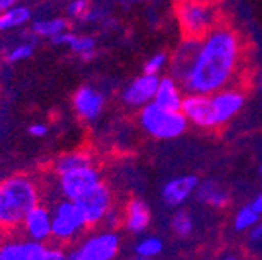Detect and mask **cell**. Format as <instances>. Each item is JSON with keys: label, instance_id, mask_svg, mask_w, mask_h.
I'll return each mask as SVG.
<instances>
[{"label": "cell", "instance_id": "obj_1", "mask_svg": "<svg viewBox=\"0 0 262 260\" xmlns=\"http://www.w3.org/2000/svg\"><path fill=\"white\" fill-rule=\"evenodd\" d=\"M247 62V45L239 31L220 20L200 38V50L183 89L211 95L229 86H237Z\"/></svg>", "mask_w": 262, "mask_h": 260}, {"label": "cell", "instance_id": "obj_2", "mask_svg": "<svg viewBox=\"0 0 262 260\" xmlns=\"http://www.w3.org/2000/svg\"><path fill=\"white\" fill-rule=\"evenodd\" d=\"M39 203V187L31 176L17 173L0 181V204L5 227L14 229L20 226L27 214Z\"/></svg>", "mask_w": 262, "mask_h": 260}, {"label": "cell", "instance_id": "obj_3", "mask_svg": "<svg viewBox=\"0 0 262 260\" xmlns=\"http://www.w3.org/2000/svg\"><path fill=\"white\" fill-rule=\"evenodd\" d=\"M138 125L155 140H173L187 131L189 122L181 111L164 109L151 102L139 109Z\"/></svg>", "mask_w": 262, "mask_h": 260}, {"label": "cell", "instance_id": "obj_4", "mask_svg": "<svg viewBox=\"0 0 262 260\" xmlns=\"http://www.w3.org/2000/svg\"><path fill=\"white\" fill-rule=\"evenodd\" d=\"M173 14L181 36L203 38L220 20L215 5L202 4L199 0H175Z\"/></svg>", "mask_w": 262, "mask_h": 260}, {"label": "cell", "instance_id": "obj_5", "mask_svg": "<svg viewBox=\"0 0 262 260\" xmlns=\"http://www.w3.org/2000/svg\"><path fill=\"white\" fill-rule=\"evenodd\" d=\"M122 237L117 231L102 229L84 237L68 252V260H113L120 251Z\"/></svg>", "mask_w": 262, "mask_h": 260}, {"label": "cell", "instance_id": "obj_6", "mask_svg": "<svg viewBox=\"0 0 262 260\" xmlns=\"http://www.w3.org/2000/svg\"><path fill=\"white\" fill-rule=\"evenodd\" d=\"M88 227L75 201L61 200L52 209V239L59 243L74 242Z\"/></svg>", "mask_w": 262, "mask_h": 260}, {"label": "cell", "instance_id": "obj_7", "mask_svg": "<svg viewBox=\"0 0 262 260\" xmlns=\"http://www.w3.org/2000/svg\"><path fill=\"white\" fill-rule=\"evenodd\" d=\"M77 206L80 207L88 227L102 224L105 215L114 207V195L113 188L108 182L102 181L95 187H92L83 197L75 200Z\"/></svg>", "mask_w": 262, "mask_h": 260}, {"label": "cell", "instance_id": "obj_8", "mask_svg": "<svg viewBox=\"0 0 262 260\" xmlns=\"http://www.w3.org/2000/svg\"><path fill=\"white\" fill-rule=\"evenodd\" d=\"M102 181L103 176L100 169L92 164L58 175V188L64 200L75 201Z\"/></svg>", "mask_w": 262, "mask_h": 260}, {"label": "cell", "instance_id": "obj_9", "mask_svg": "<svg viewBox=\"0 0 262 260\" xmlns=\"http://www.w3.org/2000/svg\"><path fill=\"white\" fill-rule=\"evenodd\" d=\"M200 50V39L199 38H186L183 36L172 53L169 55V75L173 77L181 84L189 78L193 70L196 56Z\"/></svg>", "mask_w": 262, "mask_h": 260}, {"label": "cell", "instance_id": "obj_10", "mask_svg": "<svg viewBox=\"0 0 262 260\" xmlns=\"http://www.w3.org/2000/svg\"><path fill=\"white\" fill-rule=\"evenodd\" d=\"M211 102L217 126L231 122L245 106L247 93L241 86H229L211 93Z\"/></svg>", "mask_w": 262, "mask_h": 260}, {"label": "cell", "instance_id": "obj_11", "mask_svg": "<svg viewBox=\"0 0 262 260\" xmlns=\"http://www.w3.org/2000/svg\"><path fill=\"white\" fill-rule=\"evenodd\" d=\"M159 83L158 75H148L142 72L135 77L122 90H120V102L129 109H141L153 102L156 87Z\"/></svg>", "mask_w": 262, "mask_h": 260}, {"label": "cell", "instance_id": "obj_12", "mask_svg": "<svg viewBox=\"0 0 262 260\" xmlns=\"http://www.w3.org/2000/svg\"><path fill=\"white\" fill-rule=\"evenodd\" d=\"M181 112L187 119L189 125H193L200 129L217 128L211 95L187 92L183 99Z\"/></svg>", "mask_w": 262, "mask_h": 260}, {"label": "cell", "instance_id": "obj_13", "mask_svg": "<svg viewBox=\"0 0 262 260\" xmlns=\"http://www.w3.org/2000/svg\"><path fill=\"white\" fill-rule=\"evenodd\" d=\"M106 97L92 84H81L72 95V108L86 123L95 122L105 111Z\"/></svg>", "mask_w": 262, "mask_h": 260}, {"label": "cell", "instance_id": "obj_14", "mask_svg": "<svg viewBox=\"0 0 262 260\" xmlns=\"http://www.w3.org/2000/svg\"><path fill=\"white\" fill-rule=\"evenodd\" d=\"M199 182L200 178L196 175H180L169 179L161 188L162 203L170 209L183 207L190 198H193Z\"/></svg>", "mask_w": 262, "mask_h": 260}, {"label": "cell", "instance_id": "obj_15", "mask_svg": "<svg viewBox=\"0 0 262 260\" xmlns=\"http://www.w3.org/2000/svg\"><path fill=\"white\" fill-rule=\"evenodd\" d=\"M20 227L30 240L47 242L52 239V210L39 203L27 214Z\"/></svg>", "mask_w": 262, "mask_h": 260}, {"label": "cell", "instance_id": "obj_16", "mask_svg": "<svg viewBox=\"0 0 262 260\" xmlns=\"http://www.w3.org/2000/svg\"><path fill=\"white\" fill-rule=\"evenodd\" d=\"M47 245L36 240H8L0 245L2 260H46Z\"/></svg>", "mask_w": 262, "mask_h": 260}, {"label": "cell", "instance_id": "obj_17", "mask_svg": "<svg viewBox=\"0 0 262 260\" xmlns=\"http://www.w3.org/2000/svg\"><path fill=\"white\" fill-rule=\"evenodd\" d=\"M193 200L203 206L223 210L231 204V195H229L226 188L222 187V184L217 179L205 178V179H200L199 185H196Z\"/></svg>", "mask_w": 262, "mask_h": 260}, {"label": "cell", "instance_id": "obj_18", "mask_svg": "<svg viewBox=\"0 0 262 260\" xmlns=\"http://www.w3.org/2000/svg\"><path fill=\"white\" fill-rule=\"evenodd\" d=\"M150 223H151V210L144 200L131 198L126 201L123 207V224H122L126 232L133 235H141L148 229Z\"/></svg>", "mask_w": 262, "mask_h": 260}, {"label": "cell", "instance_id": "obj_19", "mask_svg": "<svg viewBox=\"0 0 262 260\" xmlns=\"http://www.w3.org/2000/svg\"><path fill=\"white\" fill-rule=\"evenodd\" d=\"M183 84L180 81H177L173 77L166 75V77H159V83L156 87V93L153 103H156L158 106L169 109V111H181V105H183Z\"/></svg>", "mask_w": 262, "mask_h": 260}, {"label": "cell", "instance_id": "obj_20", "mask_svg": "<svg viewBox=\"0 0 262 260\" xmlns=\"http://www.w3.org/2000/svg\"><path fill=\"white\" fill-rule=\"evenodd\" d=\"M53 45H64L75 53L81 61L88 62L97 56V42L91 35H80L72 31H64L59 36L50 41Z\"/></svg>", "mask_w": 262, "mask_h": 260}, {"label": "cell", "instance_id": "obj_21", "mask_svg": "<svg viewBox=\"0 0 262 260\" xmlns=\"http://www.w3.org/2000/svg\"><path fill=\"white\" fill-rule=\"evenodd\" d=\"M68 30H69V20L66 17L38 19V20H31L30 23V31L33 36L41 39H50V41Z\"/></svg>", "mask_w": 262, "mask_h": 260}, {"label": "cell", "instance_id": "obj_22", "mask_svg": "<svg viewBox=\"0 0 262 260\" xmlns=\"http://www.w3.org/2000/svg\"><path fill=\"white\" fill-rule=\"evenodd\" d=\"M92 164H95V162H94V156L89 151L74 150V151L62 153L61 156L56 157V160L53 162V172L58 176V175H62L66 172H71L74 169L92 166Z\"/></svg>", "mask_w": 262, "mask_h": 260}, {"label": "cell", "instance_id": "obj_23", "mask_svg": "<svg viewBox=\"0 0 262 260\" xmlns=\"http://www.w3.org/2000/svg\"><path fill=\"white\" fill-rule=\"evenodd\" d=\"M31 23V10L25 5H16L0 14V33H10Z\"/></svg>", "mask_w": 262, "mask_h": 260}, {"label": "cell", "instance_id": "obj_24", "mask_svg": "<svg viewBox=\"0 0 262 260\" xmlns=\"http://www.w3.org/2000/svg\"><path fill=\"white\" fill-rule=\"evenodd\" d=\"M193 227H195V221L192 214L187 209H175L172 218H170V229L172 232L180 237V239H187L192 235L193 232Z\"/></svg>", "mask_w": 262, "mask_h": 260}, {"label": "cell", "instance_id": "obj_25", "mask_svg": "<svg viewBox=\"0 0 262 260\" xmlns=\"http://www.w3.org/2000/svg\"><path fill=\"white\" fill-rule=\"evenodd\" d=\"M260 215L248 204L237 209V212L233 217V227L236 232H250L253 227L260 221Z\"/></svg>", "mask_w": 262, "mask_h": 260}, {"label": "cell", "instance_id": "obj_26", "mask_svg": "<svg viewBox=\"0 0 262 260\" xmlns=\"http://www.w3.org/2000/svg\"><path fill=\"white\" fill-rule=\"evenodd\" d=\"M162 249H164V242L158 235H145L133 245L135 255L148 257V258H156L162 252Z\"/></svg>", "mask_w": 262, "mask_h": 260}, {"label": "cell", "instance_id": "obj_27", "mask_svg": "<svg viewBox=\"0 0 262 260\" xmlns=\"http://www.w3.org/2000/svg\"><path fill=\"white\" fill-rule=\"evenodd\" d=\"M35 39H25L16 45H11L10 49L5 50L4 53V61L7 64H16V62H20V61H25L28 58H31V55L35 53Z\"/></svg>", "mask_w": 262, "mask_h": 260}, {"label": "cell", "instance_id": "obj_28", "mask_svg": "<svg viewBox=\"0 0 262 260\" xmlns=\"http://www.w3.org/2000/svg\"><path fill=\"white\" fill-rule=\"evenodd\" d=\"M169 66V55L166 52H158L155 55H151L145 64H144V72L148 75H161L164 70Z\"/></svg>", "mask_w": 262, "mask_h": 260}, {"label": "cell", "instance_id": "obj_29", "mask_svg": "<svg viewBox=\"0 0 262 260\" xmlns=\"http://www.w3.org/2000/svg\"><path fill=\"white\" fill-rule=\"evenodd\" d=\"M91 7H92L91 0H71L66 11H68V16L71 19H75L80 22L84 17V14L91 10Z\"/></svg>", "mask_w": 262, "mask_h": 260}, {"label": "cell", "instance_id": "obj_30", "mask_svg": "<svg viewBox=\"0 0 262 260\" xmlns=\"http://www.w3.org/2000/svg\"><path fill=\"white\" fill-rule=\"evenodd\" d=\"M102 224H103L105 229L116 231L119 226H122V224H123V210L120 212L119 209L113 207V209L105 215V218H103Z\"/></svg>", "mask_w": 262, "mask_h": 260}, {"label": "cell", "instance_id": "obj_31", "mask_svg": "<svg viewBox=\"0 0 262 260\" xmlns=\"http://www.w3.org/2000/svg\"><path fill=\"white\" fill-rule=\"evenodd\" d=\"M105 17H106V11L105 10L91 7V10L84 14V17L80 22H83V23H100V22L105 20Z\"/></svg>", "mask_w": 262, "mask_h": 260}, {"label": "cell", "instance_id": "obj_32", "mask_svg": "<svg viewBox=\"0 0 262 260\" xmlns=\"http://www.w3.org/2000/svg\"><path fill=\"white\" fill-rule=\"evenodd\" d=\"M27 131H28V134L31 136V137H44L47 133H49V128H47V125L46 123H42V122H35V123H31L28 128H27Z\"/></svg>", "mask_w": 262, "mask_h": 260}, {"label": "cell", "instance_id": "obj_33", "mask_svg": "<svg viewBox=\"0 0 262 260\" xmlns=\"http://www.w3.org/2000/svg\"><path fill=\"white\" fill-rule=\"evenodd\" d=\"M46 260H68V252H64V249L58 246H49Z\"/></svg>", "mask_w": 262, "mask_h": 260}, {"label": "cell", "instance_id": "obj_34", "mask_svg": "<svg viewBox=\"0 0 262 260\" xmlns=\"http://www.w3.org/2000/svg\"><path fill=\"white\" fill-rule=\"evenodd\" d=\"M248 240H250V243H260L262 242V220L248 232Z\"/></svg>", "mask_w": 262, "mask_h": 260}, {"label": "cell", "instance_id": "obj_35", "mask_svg": "<svg viewBox=\"0 0 262 260\" xmlns=\"http://www.w3.org/2000/svg\"><path fill=\"white\" fill-rule=\"evenodd\" d=\"M250 206L262 217V190L256 195V197L250 201Z\"/></svg>", "mask_w": 262, "mask_h": 260}, {"label": "cell", "instance_id": "obj_36", "mask_svg": "<svg viewBox=\"0 0 262 260\" xmlns=\"http://www.w3.org/2000/svg\"><path fill=\"white\" fill-rule=\"evenodd\" d=\"M20 4V0H0V14Z\"/></svg>", "mask_w": 262, "mask_h": 260}, {"label": "cell", "instance_id": "obj_37", "mask_svg": "<svg viewBox=\"0 0 262 260\" xmlns=\"http://www.w3.org/2000/svg\"><path fill=\"white\" fill-rule=\"evenodd\" d=\"M256 81H257V86H259V87H262V67H260V69H259V72H257Z\"/></svg>", "mask_w": 262, "mask_h": 260}, {"label": "cell", "instance_id": "obj_38", "mask_svg": "<svg viewBox=\"0 0 262 260\" xmlns=\"http://www.w3.org/2000/svg\"><path fill=\"white\" fill-rule=\"evenodd\" d=\"M199 2H202V4H208V5H217L219 2H222V0H199Z\"/></svg>", "mask_w": 262, "mask_h": 260}, {"label": "cell", "instance_id": "obj_39", "mask_svg": "<svg viewBox=\"0 0 262 260\" xmlns=\"http://www.w3.org/2000/svg\"><path fill=\"white\" fill-rule=\"evenodd\" d=\"M129 260H155V258H148V257H141V255H133Z\"/></svg>", "mask_w": 262, "mask_h": 260}, {"label": "cell", "instance_id": "obj_40", "mask_svg": "<svg viewBox=\"0 0 262 260\" xmlns=\"http://www.w3.org/2000/svg\"><path fill=\"white\" fill-rule=\"evenodd\" d=\"M2 227H5V226H4V214H2V204H0V229H2Z\"/></svg>", "mask_w": 262, "mask_h": 260}, {"label": "cell", "instance_id": "obj_41", "mask_svg": "<svg viewBox=\"0 0 262 260\" xmlns=\"http://www.w3.org/2000/svg\"><path fill=\"white\" fill-rule=\"evenodd\" d=\"M125 2H129V4H144L147 0H125Z\"/></svg>", "mask_w": 262, "mask_h": 260}, {"label": "cell", "instance_id": "obj_42", "mask_svg": "<svg viewBox=\"0 0 262 260\" xmlns=\"http://www.w3.org/2000/svg\"><path fill=\"white\" fill-rule=\"evenodd\" d=\"M223 260H239L237 257H234V255H228V257H225Z\"/></svg>", "mask_w": 262, "mask_h": 260}, {"label": "cell", "instance_id": "obj_43", "mask_svg": "<svg viewBox=\"0 0 262 260\" xmlns=\"http://www.w3.org/2000/svg\"><path fill=\"white\" fill-rule=\"evenodd\" d=\"M257 175H259V176H262V164H259V166H257Z\"/></svg>", "mask_w": 262, "mask_h": 260}, {"label": "cell", "instance_id": "obj_44", "mask_svg": "<svg viewBox=\"0 0 262 260\" xmlns=\"http://www.w3.org/2000/svg\"><path fill=\"white\" fill-rule=\"evenodd\" d=\"M113 260H119V258H113Z\"/></svg>", "mask_w": 262, "mask_h": 260}, {"label": "cell", "instance_id": "obj_45", "mask_svg": "<svg viewBox=\"0 0 262 260\" xmlns=\"http://www.w3.org/2000/svg\"><path fill=\"white\" fill-rule=\"evenodd\" d=\"M0 260H2V258H0Z\"/></svg>", "mask_w": 262, "mask_h": 260}]
</instances>
